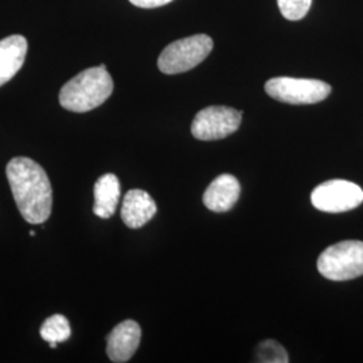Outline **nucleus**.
Returning a JSON list of instances; mask_svg holds the SVG:
<instances>
[{
    "label": "nucleus",
    "mask_w": 363,
    "mask_h": 363,
    "mask_svg": "<svg viewBox=\"0 0 363 363\" xmlns=\"http://www.w3.org/2000/svg\"><path fill=\"white\" fill-rule=\"evenodd\" d=\"M120 201V182L115 174H105L94 183L93 213L99 218H111Z\"/></svg>",
    "instance_id": "obj_12"
},
{
    "label": "nucleus",
    "mask_w": 363,
    "mask_h": 363,
    "mask_svg": "<svg viewBox=\"0 0 363 363\" xmlns=\"http://www.w3.org/2000/svg\"><path fill=\"white\" fill-rule=\"evenodd\" d=\"M27 54V40L22 35H10L0 40V86L7 84L22 69Z\"/></svg>",
    "instance_id": "obj_11"
},
{
    "label": "nucleus",
    "mask_w": 363,
    "mask_h": 363,
    "mask_svg": "<svg viewBox=\"0 0 363 363\" xmlns=\"http://www.w3.org/2000/svg\"><path fill=\"white\" fill-rule=\"evenodd\" d=\"M256 361L262 363H286L289 362L286 349L279 345L276 340H264L257 346Z\"/></svg>",
    "instance_id": "obj_14"
},
{
    "label": "nucleus",
    "mask_w": 363,
    "mask_h": 363,
    "mask_svg": "<svg viewBox=\"0 0 363 363\" xmlns=\"http://www.w3.org/2000/svg\"><path fill=\"white\" fill-rule=\"evenodd\" d=\"M130 3L140 9H156L171 3L172 0H130Z\"/></svg>",
    "instance_id": "obj_16"
},
{
    "label": "nucleus",
    "mask_w": 363,
    "mask_h": 363,
    "mask_svg": "<svg viewBox=\"0 0 363 363\" xmlns=\"http://www.w3.org/2000/svg\"><path fill=\"white\" fill-rule=\"evenodd\" d=\"M156 203L152 196L144 190H130L123 201L121 218L130 229H139L154 218Z\"/></svg>",
    "instance_id": "obj_10"
},
{
    "label": "nucleus",
    "mask_w": 363,
    "mask_h": 363,
    "mask_svg": "<svg viewBox=\"0 0 363 363\" xmlns=\"http://www.w3.org/2000/svg\"><path fill=\"white\" fill-rule=\"evenodd\" d=\"M6 172L22 217L33 225L48 220L52 214V183L42 166L30 157L19 156L10 160Z\"/></svg>",
    "instance_id": "obj_1"
},
{
    "label": "nucleus",
    "mask_w": 363,
    "mask_h": 363,
    "mask_svg": "<svg viewBox=\"0 0 363 363\" xmlns=\"http://www.w3.org/2000/svg\"><path fill=\"white\" fill-rule=\"evenodd\" d=\"M213 46V39L206 34H196L175 40L159 55L157 67L164 74L189 72L208 58Z\"/></svg>",
    "instance_id": "obj_4"
},
{
    "label": "nucleus",
    "mask_w": 363,
    "mask_h": 363,
    "mask_svg": "<svg viewBox=\"0 0 363 363\" xmlns=\"http://www.w3.org/2000/svg\"><path fill=\"white\" fill-rule=\"evenodd\" d=\"M265 91L274 100L286 104H316L330 96L331 86L319 79L276 77L265 84Z\"/></svg>",
    "instance_id": "obj_5"
},
{
    "label": "nucleus",
    "mask_w": 363,
    "mask_h": 363,
    "mask_svg": "<svg viewBox=\"0 0 363 363\" xmlns=\"http://www.w3.org/2000/svg\"><path fill=\"white\" fill-rule=\"evenodd\" d=\"M240 193L241 187L237 178L230 174H222L210 183L203 195V203L211 211L225 213L237 203Z\"/></svg>",
    "instance_id": "obj_9"
},
{
    "label": "nucleus",
    "mask_w": 363,
    "mask_h": 363,
    "mask_svg": "<svg viewBox=\"0 0 363 363\" xmlns=\"http://www.w3.org/2000/svg\"><path fill=\"white\" fill-rule=\"evenodd\" d=\"M113 91V79L105 65L91 67L67 81L60 91V104L66 111L85 113L104 104Z\"/></svg>",
    "instance_id": "obj_2"
},
{
    "label": "nucleus",
    "mask_w": 363,
    "mask_h": 363,
    "mask_svg": "<svg viewBox=\"0 0 363 363\" xmlns=\"http://www.w3.org/2000/svg\"><path fill=\"white\" fill-rule=\"evenodd\" d=\"M241 117L240 111L229 106H208L194 117L191 133L203 142L220 140L240 128Z\"/></svg>",
    "instance_id": "obj_6"
},
{
    "label": "nucleus",
    "mask_w": 363,
    "mask_h": 363,
    "mask_svg": "<svg viewBox=\"0 0 363 363\" xmlns=\"http://www.w3.org/2000/svg\"><path fill=\"white\" fill-rule=\"evenodd\" d=\"M318 271L333 281H346L363 276L362 241H342L327 247L318 259Z\"/></svg>",
    "instance_id": "obj_3"
},
{
    "label": "nucleus",
    "mask_w": 363,
    "mask_h": 363,
    "mask_svg": "<svg viewBox=\"0 0 363 363\" xmlns=\"http://www.w3.org/2000/svg\"><path fill=\"white\" fill-rule=\"evenodd\" d=\"M279 9L288 21L303 19L311 9L312 0H277Z\"/></svg>",
    "instance_id": "obj_15"
},
{
    "label": "nucleus",
    "mask_w": 363,
    "mask_h": 363,
    "mask_svg": "<svg viewBox=\"0 0 363 363\" xmlns=\"http://www.w3.org/2000/svg\"><path fill=\"white\" fill-rule=\"evenodd\" d=\"M313 208L325 213H343L358 208L363 202V190L355 183L342 179L325 182L311 194Z\"/></svg>",
    "instance_id": "obj_7"
},
{
    "label": "nucleus",
    "mask_w": 363,
    "mask_h": 363,
    "mask_svg": "<svg viewBox=\"0 0 363 363\" xmlns=\"http://www.w3.org/2000/svg\"><path fill=\"white\" fill-rule=\"evenodd\" d=\"M72 335V328L69 320L64 315L55 313L48 318L40 327V337L49 343L65 342Z\"/></svg>",
    "instance_id": "obj_13"
},
{
    "label": "nucleus",
    "mask_w": 363,
    "mask_h": 363,
    "mask_svg": "<svg viewBox=\"0 0 363 363\" xmlns=\"http://www.w3.org/2000/svg\"><path fill=\"white\" fill-rule=\"evenodd\" d=\"M142 339L140 325L135 320L117 325L106 337V354L112 362H128L138 350Z\"/></svg>",
    "instance_id": "obj_8"
}]
</instances>
